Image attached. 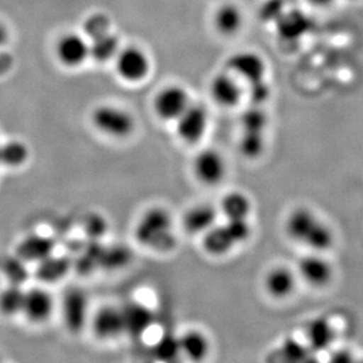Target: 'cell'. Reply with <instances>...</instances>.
Returning <instances> with one entry per match:
<instances>
[{
	"instance_id": "obj_1",
	"label": "cell",
	"mask_w": 363,
	"mask_h": 363,
	"mask_svg": "<svg viewBox=\"0 0 363 363\" xmlns=\"http://www.w3.org/2000/svg\"><path fill=\"white\" fill-rule=\"evenodd\" d=\"M284 230L291 240L307 247L311 252L325 253L335 243L332 228L307 207H298L288 214Z\"/></svg>"
},
{
	"instance_id": "obj_2",
	"label": "cell",
	"mask_w": 363,
	"mask_h": 363,
	"mask_svg": "<svg viewBox=\"0 0 363 363\" xmlns=\"http://www.w3.org/2000/svg\"><path fill=\"white\" fill-rule=\"evenodd\" d=\"M134 237L140 245L155 252L174 250L177 238L171 214L162 207L148 209L138 221Z\"/></svg>"
},
{
	"instance_id": "obj_3",
	"label": "cell",
	"mask_w": 363,
	"mask_h": 363,
	"mask_svg": "<svg viewBox=\"0 0 363 363\" xmlns=\"http://www.w3.org/2000/svg\"><path fill=\"white\" fill-rule=\"evenodd\" d=\"M92 123L107 137L123 139L135 130V119L128 111L113 105H103L93 111Z\"/></svg>"
},
{
	"instance_id": "obj_4",
	"label": "cell",
	"mask_w": 363,
	"mask_h": 363,
	"mask_svg": "<svg viewBox=\"0 0 363 363\" xmlns=\"http://www.w3.org/2000/svg\"><path fill=\"white\" fill-rule=\"evenodd\" d=\"M191 104L187 89L180 85H168L155 94L153 110L162 121H177Z\"/></svg>"
},
{
	"instance_id": "obj_5",
	"label": "cell",
	"mask_w": 363,
	"mask_h": 363,
	"mask_svg": "<svg viewBox=\"0 0 363 363\" xmlns=\"http://www.w3.org/2000/svg\"><path fill=\"white\" fill-rule=\"evenodd\" d=\"M208 112L200 104H191L177 119V134L185 144L196 145L205 137L208 128Z\"/></svg>"
},
{
	"instance_id": "obj_6",
	"label": "cell",
	"mask_w": 363,
	"mask_h": 363,
	"mask_svg": "<svg viewBox=\"0 0 363 363\" xmlns=\"http://www.w3.org/2000/svg\"><path fill=\"white\" fill-rule=\"evenodd\" d=\"M114 60L118 74L128 82L144 80L151 69V62L147 55L141 48L135 46L121 48Z\"/></svg>"
},
{
	"instance_id": "obj_7",
	"label": "cell",
	"mask_w": 363,
	"mask_h": 363,
	"mask_svg": "<svg viewBox=\"0 0 363 363\" xmlns=\"http://www.w3.org/2000/svg\"><path fill=\"white\" fill-rule=\"evenodd\" d=\"M193 173L205 186H218L226 177L227 166L223 155L213 148L199 152L193 160Z\"/></svg>"
},
{
	"instance_id": "obj_8",
	"label": "cell",
	"mask_w": 363,
	"mask_h": 363,
	"mask_svg": "<svg viewBox=\"0 0 363 363\" xmlns=\"http://www.w3.org/2000/svg\"><path fill=\"white\" fill-rule=\"evenodd\" d=\"M298 274L309 286L323 288L328 286L334 278V268L323 253L311 252L298 260Z\"/></svg>"
},
{
	"instance_id": "obj_9",
	"label": "cell",
	"mask_w": 363,
	"mask_h": 363,
	"mask_svg": "<svg viewBox=\"0 0 363 363\" xmlns=\"http://www.w3.org/2000/svg\"><path fill=\"white\" fill-rule=\"evenodd\" d=\"M227 67L233 76L241 78L248 85L264 80L267 71L264 58L255 52L250 51L237 52L230 55Z\"/></svg>"
},
{
	"instance_id": "obj_10",
	"label": "cell",
	"mask_w": 363,
	"mask_h": 363,
	"mask_svg": "<svg viewBox=\"0 0 363 363\" xmlns=\"http://www.w3.org/2000/svg\"><path fill=\"white\" fill-rule=\"evenodd\" d=\"M62 320L72 333H79L89 320V301L82 289L73 288L62 298Z\"/></svg>"
},
{
	"instance_id": "obj_11",
	"label": "cell",
	"mask_w": 363,
	"mask_h": 363,
	"mask_svg": "<svg viewBox=\"0 0 363 363\" xmlns=\"http://www.w3.org/2000/svg\"><path fill=\"white\" fill-rule=\"evenodd\" d=\"M209 94L216 105L232 108L240 104L243 91L237 77L230 72H223L213 77L209 84Z\"/></svg>"
},
{
	"instance_id": "obj_12",
	"label": "cell",
	"mask_w": 363,
	"mask_h": 363,
	"mask_svg": "<svg viewBox=\"0 0 363 363\" xmlns=\"http://www.w3.org/2000/svg\"><path fill=\"white\" fill-rule=\"evenodd\" d=\"M55 311V300L44 288H32L25 291L23 313L33 323H46Z\"/></svg>"
},
{
	"instance_id": "obj_13",
	"label": "cell",
	"mask_w": 363,
	"mask_h": 363,
	"mask_svg": "<svg viewBox=\"0 0 363 363\" xmlns=\"http://www.w3.org/2000/svg\"><path fill=\"white\" fill-rule=\"evenodd\" d=\"M219 214V209L209 203L193 206L182 216V227L189 235L202 237L218 223Z\"/></svg>"
},
{
	"instance_id": "obj_14",
	"label": "cell",
	"mask_w": 363,
	"mask_h": 363,
	"mask_svg": "<svg viewBox=\"0 0 363 363\" xmlns=\"http://www.w3.org/2000/svg\"><path fill=\"white\" fill-rule=\"evenodd\" d=\"M55 52L62 65L78 67L89 57V44L82 35L69 33L59 39Z\"/></svg>"
},
{
	"instance_id": "obj_15",
	"label": "cell",
	"mask_w": 363,
	"mask_h": 363,
	"mask_svg": "<svg viewBox=\"0 0 363 363\" xmlns=\"http://www.w3.org/2000/svg\"><path fill=\"white\" fill-rule=\"evenodd\" d=\"M264 288L272 298H288L296 288V274L286 266L271 268L264 275Z\"/></svg>"
},
{
	"instance_id": "obj_16",
	"label": "cell",
	"mask_w": 363,
	"mask_h": 363,
	"mask_svg": "<svg viewBox=\"0 0 363 363\" xmlns=\"http://www.w3.org/2000/svg\"><path fill=\"white\" fill-rule=\"evenodd\" d=\"M92 328L99 339H117L125 333L121 308L114 306H105L100 308L93 316Z\"/></svg>"
},
{
	"instance_id": "obj_17",
	"label": "cell",
	"mask_w": 363,
	"mask_h": 363,
	"mask_svg": "<svg viewBox=\"0 0 363 363\" xmlns=\"http://www.w3.org/2000/svg\"><path fill=\"white\" fill-rule=\"evenodd\" d=\"M125 333L134 337L144 335L155 321V314L140 302H130L121 308Z\"/></svg>"
},
{
	"instance_id": "obj_18",
	"label": "cell",
	"mask_w": 363,
	"mask_h": 363,
	"mask_svg": "<svg viewBox=\"0 0 363 363\" xmlns=\"http://www.w3.org/2000/svg\"><path fill=\"white\" fill-rule=\"evenodd\" d=\"M202 247L212 257H225L237 247L232 234L225 223H216L202 235Z\"/></svg>"
},
{
	"instance_id": "obj_19",
	"label": "cell",
	"mask_w": 363,
	"mask_h": 363,
	"mask_svg": "<svg viewBox=\"0 0 363 363\" xmlns=\"http://www.w3.org/2000/svg\"><path fill=\"white\" fill-rule=\"evenodd\" d=\"M55 242L43 235H30L18 245L17 257L25 262H40L52 255Z\"/></svg>"
},
{
	"instance_id": "obj_20",
	"label": "cell",
	"mask_w": 363,
	"mask_h": 363,
	"mask_svg": "<svg viewBox=\"0 0 363 363\" xmlns=\"http://www.w3.org/2000/svg\"><path fill=\"white\" fill-rule=\"evenodd\" d=\"M213 23H214V28L220 35L232 37V35H237L242 28V12L234 4H223L216 11Z\"/></svg>"
},
{
	"instance_id": "obj_21",
	"label": "cell",
	"mask_w": 363,
	"mask_h": 363,
	"mask_svg": "<svg viewBox=\"0 0 363 363\" xmlns=\"http://www.w3.org/2000/svg\"><path fill=\"white\" fill-rule=\"evenodd\" d=\"M180 341V350H182V355L187 357L189 360L199 361L205 360L208 357L209 350H211V343L206 334L192 329L182 334L179 337Z\"/></svg>"
},
{
	"instance_id": "obj_22",
	"label": "cell",
	"mask_w": 363,
	"mask_h": 363,
	"mask_svg": "<svg viewBox=\"0 0 363 363\" xmlns=\"http://www.w3.org/2000/svg\"><path fill=\"white\" fill-rule=\"evenodd\" d=\"M253 203L250 196L239 191L227 193L220 202L219 212L226 220H245L250 218Z\"/></svg>"
},
{
	"instance_id": "obj_23",
	"label": "cell",
	"mask_w": 363,
	"mask_h": 363,
	"mask_svg": "<svg viewBox=\"0 0 363 363\" xmlns=\"http://www.w3.org/2000/svg\"><path fill=\"white\" fill-rule=\"evenodd\" d=\"M307 346L314 352H323L332 346L335 339V333L328 320L316 318L307 327Z\"/></svg>"
},
{
	"instance_id": "obj_24",
	"label": "cell",
	"mask_w": 363,
	"mask_h": 363,
	"mask_svg": "<svg viewBox=\"0 0 363 363\" xmlns=\"http://www.w3.org/2000/svg\"><path fill=\"white\" fill-rule=\"evenodd\" d=\"M119 51V41L111 32L98 35L96 38L91 39L89 43V57H92L96 62H108L111 59L116 58Z\"/></svg>"
},
{
	"instance_id": "obj_25",
	"label": "cell",
	"mask_w": 363,
	"mask_h": 363,
	"mask_svg": "<svg viewBox=\"0 0 363 363\" xmlns=\"http://www.w3.org/2000/svg\"><path fill=\"white\" fill-rule=\"evenodd\" d=\"M38 264V277L45 282L62 280L69 269V261L66 257L50 255Z\"/></svg>"
},
{
	"instance_id": "obj_26",
	"label": "cell",
	"mask_w": 363,
	"mask_h": 363,
	"mask_svg": "<svg viewBox=\"0 0 363 363\" xmlns=\"http://www.w3.org/2000/svg\"><path fill=\"white\" fill-rule=\"evenodd\" d=\"M25 291L19 284H11L0 293V312L4 315L14 316L23 313Z\"/></svg>"
},
{
	"instance_id": "obj_27",
	"label": "cell",
	"mask_w": 363,
	"mask_h": 363,
	"mask_svg": "<svg viewBox=\"0 0 363 363\" xmlns=\"http://www.w3.org/2000/svg\"><path fill=\"white\" fill-rule=\"evenodd\" d=\"M30 157L28 147L19 140L9 141L0 145V164L9 167H21L28 162Z\"/></svg>"
},
{
	"instance_id": "obj_28",
	"label": "cell",
	"mask_w": 363,
	"mask_h": 363,
	"mask_svg": "<svg viewBox=\"0 0 363 363\" xmlns=\"http://www.w3.org/2000/svg\"><path fill=\"white\" fill-rule=\"evenodd\" d=\"M266 148L264 132H253V130H242V135L239 143V150L242 157L246 159L260 158Z\"/></svg>"
},
{
	"instance_id": "obj_29",
	"label": "cell",
	"mask_w": 363,
	"mask_h": 363,
	"mask_svg": "<svg viewBox=\"0 0 363 363\" xmlns=\"http://www.w3.org/2000/svg\"><path fill=\"white\" fill-rule=\"evenodd\" d=\"M153 353L159 361L172 362L178 360L179 357L182 355L179 337L173 334H164L158 340V342L155 343Z\"/></svg>"
},
{
	"instance_id": "obj_30",
	"label": "cell",
	"mask_w": 363,
	"mask_h": 363,
	"mask_svg": "<svg viewBox=\"0 0 363 363\" xmlns=\"http://www.w3.org/2000/svg\"><path fill=\"white\" fill-rule=\"evenodd\" d=\"M240 121L242 130L264 132L267 127L268 119L264 111L254 105L252 108H248L243 112Z\"/></svg>"
},
{
	"instance_id": "obj_31",
	"label": "cell",
	"mask_w": 363,
	"mask_h": 363,
	"mask_svg": "<svg viewBox=\"0 0 363 363\" xmlns=\"http://www.w3.org/2000/svg\"><path fill=\"white\" fill-rule=\"evenodd\" d=\"M4 274L10 280L11 284H24L25 280H28V271H26V262L21 260V257H10L4 262Z\"/></svg>"
},
{
	"instance_id": "obj_32",
	"label": "cell",
	"mask_w": 363,
	"mask_h": 363,
	"mask_svg": "<svg viewBox=\"0 0 363 363\" xmlns=\"http://www.w3.org/2000/svg\"><path fill=\"white\" fill-rule=\"evenodd\" d=\"M281 25H291V28L284 30V33L286 37H298L303 33V30L307 28L308 25V19L305 17V14L300 13V12H293V13L282 14Z\"/></svg>"
},
{
	"instance_id": "obj_33",
	"label": "cell",
	"mask_w": 363,
	"mask_h": 363,
	"mask_svg": "<svg viewBox=\"0 0 363 363\" xmlns=\"http://www.w3.org/2000/svg\"><path fill=\"white\" fill-rule=\"evenodd\" d=\"M84 30L89 38H96L98 35L110 32V19L105 14H92L86 19Z\"/></svg>"
},
{
	"instance_id": "obj_34",
	"label": "cell",
	"mask_w": 363,
	"mask_h": 363,
	"mask_svg": "<svg viewBox=\"0 0 363 363\" xmlns=\"http://www.w3.org/2000/svg\"><path fill=\"white\" fill-rule=\"evenodd\" d=\"M225 225L232 234L237 246L250 240L252 237V226L248 223V219L226 220Z\"/></svg>"
},
{
	"instance_id": "obj_35",
	"label": "cell",
	"mask_w": 363,
	"mask_h": 363,
	"mask_svg": "<svg viewBox=\"0 0 363 363\" xmlns=\"http://www.w3.org/2000/svg\"><path fill=\"white\" fill-rule=\"evenodd\" d=\"M282 353L287 357V360L302 361L308 354V346L305 347L295 340L288 339L284 342Z\"/></svg>"
},
{
	"instance_id": "obj_36",
	"label": "cell",
	"mask_w": 363,
	"mask_h": 363,
	"mask_svg": "<svg viewBox=\"0 0 363 363\" xmlns=\"http://www.w3.org/2000/svg\"><path fill=\"white\" fill-rule=\"evenodd\" d=\"M271 96L269 86L264 80L250 84V98L255 106H260Z\"/></svg>"
},
{
	"instance_id": "obj_37",
	"label": "cell",
	"mask_w": 363,
	"mask_h": 363,
	"mask_svg": "<svg viewBox=\"0 0 363 363\" xmlns=\"http://www.w3.org/2000/svg\"><path fill=\"white\" fill-rule=\"evenodd\" d=\"M101 262H108L111 266H123L130 260V252L123 248H114L111 250V253L105 252L104 255H101Z\"/></svg>"
},
{
	"instance_id": "obj_38",
	"label": "cell",
	"mask_w": 363,
	"mask_h": 363,
	"mask_svg": "<svg viewBox=\"0 0 363 363\" xmlns=\"http://www.w3.org/2000/svg\"><path fill=\"white\" fill-rule=\"evenodd\" d=\"M106 221L103 216H92L86 221V230L92 238H99L106 232Z\"/></svg>"
},
{
	"instance_id": "obj_39",
	"label": "cell",
	"mask_w": 363,
	"mask_h": 363,
	"mask_svg": "<svg viewBox=\"0 0 363 363\" xmlns=\"http://www.w3.org/2000/svg\"><path fill=\"white\" fill-rule=\"evenodd\" d=\"M352 360V357H350V354L346 350H340L336 353L335 357H334V361L336 362H348V361Z\"/></svg>"
},
{
	"instance_id": "obj_40",
	"label": "cell",
	"mask_w": 363,
	"mask_h": 363,
	"mask_svg": "<svg viewBox=\"0 0 363 363\" xmlns=\"http://www.w3.org/2000/svg\"><path fill=\"white\" fill-rule=\"evenodd\" d=\"M7 38H9V33H7L6 28L0 23V48L6 43Z\"/></svg>"
},
{
	"instance_id": "obj_41",
	"label": "cell",
	"mask_w": 363,
	"mask_h": 363,
	"mask_svg": "<svg viewBox=\"0 0 363 363\" xmlns=\"http://www.w3.org/2000/svg\"><path fill=\"white\" fill-rule=\"evenodd\" d=\"M313 6L315 7H327L334 1V0H308Z\"/></svg>"
},
{
	"instance_id": "obj_42",
	"label": "cell",
	"mask_w": 363,
	"mask_h": 363,
	"mask_svg": "<svg viewBox=\"0 0 363 363\" xmlns=\"http://www.w3.org/2000/svg\"><path fill=\"white\" fill-rule=\"evenodd\" d=\"M10 62L9 57H3V55H0V72L4 71V69H7L9 65H10Z\"/></svg>"
}]
</instances>
